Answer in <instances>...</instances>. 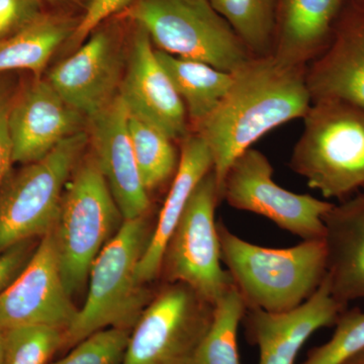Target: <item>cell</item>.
Segmentation results:
<instances>
[{"instance_id": "cell-1", "label": "cell", "mask_w": 364, "mask_h": 364, "mask_svg": "<svg viewBox=\"0 0 364 364\" xmlns=\"http://www.w3.org/2000/svg\"><path fill=\"white\" fill-rule=\"evenodd\" d=\"M306 69L282 65L272 55L251 57L233 72L221 104L193 128L212 154L220 196L237 158L268 132L306 116L312 105Z\"/></svg>"}, {"instance_id": "cell-2", "label": "cell", "mask_w": 364, "mask_h": 364, "mask_svg": "<svg viewBox=\"0 0 364 364\" xmlns=\"http://www.w3.org/2000/svg\"><path fill=\"white\" fill-rule=\"evenodd\" d=\"M223 264L247 309L270 313L293 310L311 298L327 275L324 239L289 248L244 240L218 223Z\"/></svg>"}, {"instance_id": "cell-3", "label": "cell", "mask_w": 364, "mask_h": 364, "mask_svg": "<svg viewBox=\"0 0 364 364\" xmlns=\"http://www.w3.org/2000/svg\"><path fill=\"white\" fill-rule=\"evenodd\" d=\"M153 229L146 215L124 220L98 254L88 277L87 298L64 332L62 350H70L90 335L109 328L132 331L154 296L136 279V267Z\"/></svg>"}, {"instance_id": "cell-4", "label": "cell", "mask_w": 364, "mask_h": 364, "mask_svg": "<svg viewBox=\"0 0 364 364\" xmlns=\"http://www.w3.org/2000/svg\"><path fill=\"white\" fill-rule=\"evenodd\" d=\"M289 167L326 198L364 188V107L338 100L312 102Z\"/></svg>"}, {"instance_id": "cell-5", "label": "cell", "mask_w": 364, "mask_h": 364, "mask_svg": "<svg viewBox=\"0 0 364 364\" xmlns=\"http://www.w3.org/2000/svg\"><path fill=\"white\" fill-rule=\"evenodd\" d=\"M119 18L140 26L157 50L233 73L251 57L210 0H133Z\"/></svg>"}, {"instance_id": "cell-6", "label": "cell", "mask_w": 364, "mask_h": 364, "mask_svg": "<svg viewBox=\"0 0 364 364\" xmlns=\"http://www.w3.org/2000/svg\"><path fill=\"white\" fill-rule=\"evenodd\" d=\"M119 219L123 217L95 158L90 155L79 161L67 182L52 230L62 279L71 298L85 289L98 254L123 224Z\"/></svg>"}, {"instance_id": "cell-7", "label": "cell", "mask_w": 364, "mask_h": 364, "mask_svg": "<svg viewBox=\"0 0 364 364\" xmlns=\"http://www.w3.org/2000/svg\"><path fill=\"white\" fill-rule=\"evenodd\" d=\"M88 141L82 132L42 159L9 172L0 186V253L54 229L67 182Z\"/></svg>"}, {"instance_id": "cell-8", "label": "cell", "mask_w": 364, "mask_h": 364, "mask_svg": "<svg viewBox=\"0 0 364 364\" xmlns=\"http://www.w3.org/2000/svg\"><path fill=\"white\" fill-rule=\"evenodd\" d=\"M214 169L196 186L163 255L160 275L183 284L214 305L233 279L223 268L215 208L221 202Z\"/></svg>"}, {"instance_id": "cell-9", "label": "cell", "mask_w": 364, "mask_h": 364, "mask_svg": "<svg viewBox=\"0 0 364 364\" xmlns=\"http://www.w3.org/2000/svg\"><path fill=\"white\" fill-rule=\"evenodd\" d=\"M213 310L186 284H165L132 329L122 364H193Z\"/></svg>"}, {"instance_id": "cell-10", "label": "cell", "mask_w": 364, "mask_h": 364, "mask_svg": "<svg viewBox=\"0 0 364 364\" xmlns=\"http://www.w3.org/2000/svg\"><path fill=\"white\" fill-rule=\"evenodd\" d=\"M261 151L250 148L230 167L222 200L237 210L262 215L303 241L324 239V217L334 203L282 188Z\"/></svg>"}, {"instance_id": "cell-11", "label": "cell", "mask_w": 364, "mask_h": 364, "mask_svg": "<svg viewBox=\"0 0 364 364\" xmlns=\"http://www.w3.org/2000/svg\"><path fill=\"white\" fill-rule=\"evenodd\" d=\"M127 54L121 28L117 23H104L50 71L47 80L69 105L90 119L119 95Z\"/></svg>"}, {"instance_id": "cell-12", "label": "cell", "mask_w": 364, "mask_h": 364, "mask_svg": "<svg viewBox=\"0 0 364 364\" xmlns=\"http://www.w3.org/2000/svg\"><path fill=\"white\" fill-rule=\"evenodd\" d=\"M62 279L53 232L41 238L25 270L0 294V329L42 325L66 331L77 315Z\"/></svg>"}, {"instance_id": "cell-13", "label": "cell", "mask_w": 364, "mask_h": 364, "mask_svg": "<svg viewBox=\"0 0 364 364\" xmlns=\"http://www.w3.org/2000/svg\"><path fill=\"white\" fill-rule=\"evenodd\" d=\"M119 95L129 114L154 124L176 142L191 134L186 107L140 26L135 25L131 36Z\"/></svg>"}, {"instance_id": "cell-14", "label": "cell", "mask_w": 364, "mask_h": 364, "mask_svg": "<svg viewBox=\"0 0 364 364\" xmlns=\"http://www.w3.org/2000/svg\"><path fill=\"white\" fill-rule=\"evenodd\" d=\"M21 85L9 114L14 163L26 165L47 156L60 143L88 126L47 78Z\"/></svg>"}, {"instance_id": "cell-15", "label": "cell", "mask_w": 364, "mask_h": 364, "mask_svg": "<svg viewBox=\"0 0 364 364\" xmlns=\"http://www.w3.org/2000/svg\"><path fill=\"white\" fill-rule=\"evenodd\" d=\"M129 114L121 97L88 119L92 156L124 220L147 215L149 193L144 186L129 132Z\"/></svg>"}, {"instance_id": "cell-16", "label": "cell", "mask_w": 364, "mask_h": 364, "mask_svg": "<svg viewBox=\"0 0 364 364\" xmlns=\"http://www.w3.org/2000/svg\"><path fill=\"white\" fill-rule=\"evenodd\" d=\"M345 309L333 296L327 277L311 298L293 310L247 309L243 321L249 343L259 348L258 364H294L314 333L334 326Z\"/></svg>"}, {"instance_id": "cell-17", "label": "cell", "mask_w": 364, "mask_h": 364, "mask_svg": "<svg viewBox=\"0 0 364 364\" xmlns=\"http://www.w3.org/2000/svg\"><path fill=\"white\" fill-rule=\"evenodd\" d=\"M306 69L312 102L338 100L364 107V11L349 2L330 45Z\"/></svg>"}, {"instance_id": "cell-18", "label": "cell", "mask_w": 364, "mask_h": 364, "mask_svg": "<svg viewBox=\"0 0 364 364\" xmlns=\"http://www.w3.org/2000/svg\"><path fill=\"white\" fill-rule=\"evenodd\" d=\"M350 0H275L272 56L282 65L306 67L327 49Z\"/></svg>"}, {"instance_id": "cell-19", "label": "cell", "mask_w": 364, "mask_h": 364, "mask_svg": "<svg viewBox=\"0 0 364 364\" xmlns=\"http://www.w3.org/2000/svg\"><path fill=\"white\" fill-rule=\"evenodd\" d=\"M327 279L345 308L364 303V188L334 203L324 217Z\"/></svg>"}, {"instance_id": "cell-20", "label": "cell", "mask_w": 364, "mask_h": 364, "mask_svg": "<svg viewBox=\"0 0 364 364\" xmlns=\"http://www.w3.org/2000/svg\"><path fill=\"white\" fill-rule=\"evenodd\" d=\"M213 169L214 161L207 144L195 132L189 134L181 141L178 168L170 184L149 243L136 267V279L141 284H150L159 277L170 237L181 221L196 186Z\"/></svg>"}, {"instance_id": "cell-21", "label": "cell", "mask_w": 364, "mask_h": 364, "mask_svg": "<svg viewBox=\"0 0 364 364\" xmlns=\"http://www.w3.org/2000/svg\"><path fill=\"white\" fill-rule=\"evenodd\" d=\"M79 20L64 14H43L30 25L0 41V73L43 72L59 47L70 39Z\"/></svg>"}, {"instance_id": "cell-22", "label": "cell", "mask_w": 364, "mask_h": 364, "mask_svg": "<svg viewBox=\"0 0 364 364\" xmlns=\"http://www.w3.org/2000/svg\"><path fill=\"white\" fill-rule=\"evenodd\" d=\"M156 55L186 107L191 126L195 128L221 104L233 82V73L157 49Z\"/></svg>"}, {"instance_id": "cell-23", "label": "cell", "mask_w": 364, "mask_h": 364, "mask_svg": "<svg viewBox=\"0 0 364 364\" xmlns=\"http://www.w3.org/2000/svg\"><path fill=\"white\" fill-rule=\"evenodd\" d=\"M129 132L136 166L148 193L173 179L179 165L181 150L164 132L140 117H129Z\"/></svg>"}, {"instance_id": "cell-24", "label": "cell", "mask_w": 364, "mask_h": 364, "mask_svg": "<svg viewBox=\"0 0 364 364\" xmlns=\"http://www.w3.org/2000/svg\"><path fill=\"white\" fill-rule=\"evenodd\" d=\"M246 311L245 303L234 284L214 304L212 321L193 364H241L238 331Z\"/></svg>"}, {"instance_id": "cell-25", "label": "cell", "mask_w": 364, "mask_h": 364, "mask_svg": "<svg viewBox=\"0 0 364 364\" xmlns=\"http://www.w3.org/2000/svg\"><path fill=\"white\" fill-rule=\"evenodd\" d=\"M253 57L272 55L275 0H210Z\"/></svg>"}, {"instance_id": "cell-26", "label": "cell", "mask_w": 364, "mask_h": 364, "mask_svg": "<svg viewBox=\"0 0 364 364\" xmlns=\"http://www.w3.org/2000/svg\"><path fill=\"white\" fill-rule=\"evenodd\" d=\"M4 331V364H49L62 350L64 330L50 326L31 325Z\"/></svg>"}, {"instance_id": "cell-27", "label": "cell", "mask_w": 364, "mask_h": 364, "mask_svg": "<svg viewBox=\"0 0 364 364\" xmlns=\"http://www.w3.org/2000/svg\"><path fill=\"white\" fill-rule=\"evenodd\" d=\"M326 343L309 352L301 364H344L364 350V311L345 309Z\"/></svg>"}, {"instance_id": "cell-28", "label": "cell", "mask_w": 364, "mask_h": 364, "mask_svg": "<svg viewBox=\"0 0 364 364\" xmlns=\"http://www.w3.org/2000/svg\"><path fill=\"white\" fill-rule=\"evenodd\" d=\"M130 333L117 328L102 330L72 347L64 358L49 364H122Z\"/></svg>"}, {"instance_id": "cell-29", "label": "cell", "mask_w": 364, "mask_h": 364, "mask_svg": "<svg viewBox=\"0 0 364 364\" xmlns=\"http://www.w3.org/2000/svg\"><path fill=\"white\" fill-rule=\"evenodd\" d=\"M21 86L18 72L0 73V186L14 164L9 114Z\"/></svg>"}, {"instance_id": "cell-30", "label": "cell", "mask_w": 364, "mask_h": 364, "mask_svg": "<svg viewBox=\"0 0 364 364\" xmlns=\"http://www.w3.org/2000/svg\"><path fill=\"white\" fill-rule=\"evenodd\" d=\"M132 2L133 0H88L85 14L67 42L68 48L77 49L95 28L109 21L112 16H119Z\"/></svg>"}, {"instance_id": "cell-31", "label": "cell", "mask_w": 364, "mask_h": 364, "mask_svg": "<svg viewBox=\"0 0 364 364\" xmlns=\"http://www.w3.org/2000/svg\"><path fill=\"white\" fill-rule=\"evenodd\" d=\"M43 14L42 0H0V41L30 25Z\"/></svg>"}, {"instance_id": "cell-32", "label": "cell", "mask_w": 364, "mask_h": 364, "mask_svg": "<svg viewBox=\"0 0 364 364\" xmlns=\"http://www.w3.org/2000/svg\"><path fill=\"white\" fill-rule=\"evenodd\" d=\"M41 239L21 242L0 253V294L20 277L35 254Z\"/></svg>"}, {"instance_id": "cell-33", "label": "cell", "mask_w": 364, "mask_h": 364, "mask_svg": "<svg viewBox=\"0 0 364 364\" xmlns=\"http://www.w3.org/2000/svg\"><path fill=\"white\" fill-rule=\"evenodd\" d=\"M0 364H4V331L0 329Z\"/></svg>"}, {"instance_id": "cell-34", "label": "cell", "mask_w": 364, "mask_h": 364, "mask_svg": "<svg viewBox=\"0 0 364 364\" xmlns=\"http://www.w3.org/2000/svg\"><path fill=\"white\" fill-rule=\"evenodd\" d=\"M344 364H364V350L354 356Z\"/></svg>"}, {"instance_id": "cell-35", "label": "cell", "mask_w": 364, "mask_h": 364, "mask_svg": "<svg viewBox=\"0 0 364 364\" xmlns=\"http://www.w3.org/2000/svg\"><path fill=\"white\" fill-rule=\"evenodd\" d=\"M352 4H354L358 9H360L361 11H364V0H350Z\"/></svg>"}, {"instance_id": "cell-36", "label": "cell", "mask_w": 364, "mask_h": 364, "mask_svg": "<svg viewBox=\"0 0 364 364\" xmlns=\"http://www.w3.org/2000/svg\"><path fill=\"white\" fill-rule=\"evenodd\" d=\"M42 1L50 2V4H58V2H64L66 0H42Z\"/></svg>"}]
</instances>
